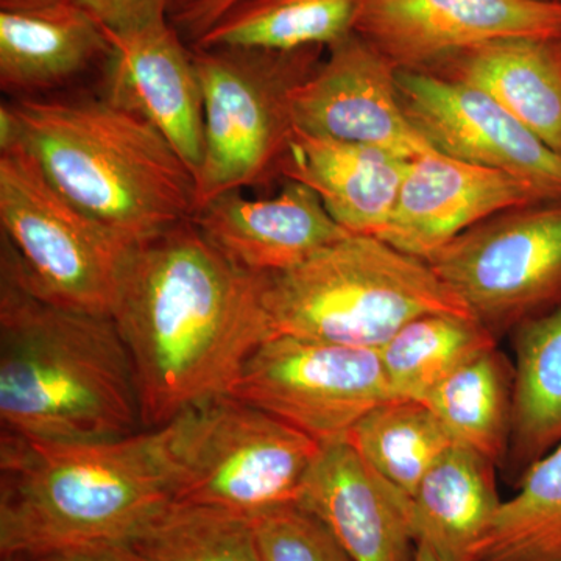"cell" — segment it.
I'll use <instances>...</instances> for the list:
<instances>
[{
	"instance_id": "cell-31",
	"label": "cell",
	"mask_w": 561,
	"mask_h": 561,
	"mask_svg": "<svg viewBox=\"0 0 561 561\" xmlns=\"http://www.w3.org/2000/svg\"><path fill=\"white\" fill-rule=\"evenodd\" d=\"M239 2L242 0H198L173 14L171 22L180 35L186 36L194 44Z\"/></svg>"
},
{
	"instance_id": "cell-25",
	"label": "cell",
	"mask_w": 561,
	"mask_h": 561,
	"mask_svg": "<svg viewBox=\"0 0 561 561\" xmlns=\"http://www.w3.org/2000/svg\"><path fill=\"white\" fill-rule=\"evenodd\" d=\"M497 337L459 313H427L409 321L379 350L393 400L423 402L431 391L485 351Z\"/></svg>"
},
{
	"instance_id": "cell-12",
	"label": "cell",
	"mask_w": 561,
	"mask_h": 561,
	"mask_svg": "<svg viewBox=\"0 0 561 561\" xmlns=\"http://www.w3.org/2000/svg\"><path fill=\"white\" fill-rule=\"evenodd\" d=\"M354 32L400 70L512 38L561 39V0H364Z\"/></svg>"
},
{
	"instance_id": "cell-20",
	"label": "cell",
	"mask_w": 561,
	"mask_h": 561,
	"mask_svg": "<svg viewBox=\"0 0 561 561\" xmlns=\"http://www.w3.org/2000/svg\"><path fill=\"white\" fill-rule=\"evenodd\" d=\"M423 72L485 92L561 157V39L491 41Z\"/></svg>"
},
{
	"instance_id": "cell-35",
	"label": "cell",
	"mask_w": 561,
	"mask_h": 561,
	"mask_svg": "<svg viewBox=\"0 0 561 561\" xmlns=\"http://www.w3.org/2000/svg\"><path fill=\"white\" fill-rule=\"evenodd\" d=\"M198 2V0H173V7H172V13L173 14L179 13V11L186 9V7L192 5V3Z\"/></svg>"
},
{
	"instance_id": "cell-36",
	"label": "cell",
	"mask_w": 561,
	"mask_h": 561,
	"mask_svg": "<svg viewBox=\"0 0 561 561\" xmlns=\"http://www.w3.org/2000/svg\"><path fill=\"white\" fill-rule=\"evenodd\" d=\"M2 561H31V557H25V556H2Z\"/></svg>"
},
{
	"instance_id": "cell-2",
	"label": "cell",
	"mask_w": 561,
	"mask_h": 561,
	"mask_svg": "<svg viewBox=\"0 0 561 561\" xmlns=\"http://www.w3.org/2000/svg\"><path fill=\"white\" fill-rule=\"evenodd\" d=\"M2 432L49 443L119 440L144 431L135 368L111 317L55 305L0 250Z\"/></svg>"
},
{
	"instance_id": "cell-22",
	"label": "cell",
	"mask_w": 561,
	"mask_h": 561,
	"mask_svg": "<svg viewBox=\"0 0 561 561\" xmlns=\"http://www.w3.org/2000/svg\"><path fill=\"white\" fill-rule=\"evenodd\" d=\"M513 334L511 446L504 465L516 482L561 443V308Z\"/></svg>"
},
{
	"instance_id": "cell-7",
	"label": "cell",
	"mask_w": 561,
	"mask_h": 561,
	"mask_svg": "<svg viewBox=\"0 0 561 561\" xmlns=\"http://www.w3.org/2000/svg\"><path fill=\"white\" fill-rule=\"evenodd\" d=\"M205 105L197 209L280 176L295 133L291 94L323 60V47L276 51L192 47ZM197 213V210H195Z\"/></svg>"
},
{
	"instance_id": "cell-10",
	"label": "cell",
	"mask_w": 561,
	"mask_h": 561,
	"mask_svg": "<svg viewBox=\"0 0 561 561\" xmlns=\"http://www.w3.org/2000/svg\"><path fill=\"white\" fill-rule=\"evenodd\" d=\"M231 394L320 445L346 440L368 412L393 400L379 351L287 334L251 354Z\"/></svg>"
},
{
	"instance_id": "cell-34",
	"label": "cell",
	"mask_w": 561,
	"mask_h": 561,
	"mask_svg": "<svg viewBox=\"0 0 561 561\" xmlns=\"http://www.w3.org/2000/svg\"><path fill=\"white\" fill-rule=\"evenodd\" d=\"M413 561H442L438 559L437 553L432 551L430 546L424 542H416L415 559Z\"/></svg>"
},
{
	"instance_id": "cell-24",
	"label": "cell",
	"mask_w": 561,
	"mask_h": 561,
	"mask_svg": "<svg viewBox=\"0 0 561 561\" xmlns=\"http://www.w3.org/2000/svg\"><path fill=\"white\" fill-rule=\"evenodd\" d=\"M512 397L513 364L493 348L457 368L423 402L456 445L497 467L511 446Z\"/></svg>"
},
{
	"instance_id": "cell-1",
	"label": "cell",
	"mask_w": 561,
	"mask_h": 561,
	"mask_svg": "<svg viewBox=\"0 0 561 561\" xmlns=\"http://www.w3.org/2000/svg\"><path fill=\"white\" fill-rule=\"evenodd\" d=\"M265 279L214 249L194 217L135 243L111 319L135 368L144 430L231 393L251 354L276 335Z\"/></svg>"
},
{
	"instance_id": "cell-32",
	"label": "cell",
	"mask_w": 561,
	"mask_h": 561,
	"mask_svg": "<svg viewBox=\"0 0 561 561\" xmlns=\"http://www.w3.org/2000/svg\"><path fill=\"white\" fill-rule=\"evenodd\" d=\"M31 561H142L133 546L92 545L61 549L33 557Z\"/></svg>"
},
{
	"instance_id": "cell-15",
	"label": "cell",
	"mask_w": 561,
	"mask_h": 561,
	"mask_svg": "<svg viewBox=\"0 0 561 561\" xmlns=\"http://www.w3.org/2000/svg\"><path fill=\"white\" fill-rule=\"evenodd\" d=\"M101 95L171 142L197 175L205 149V105L192 49L171 21L131 32H111Z\"/></svg>"
},
{
	"instance_id": "cell-16",
	"label": "cell",
	"mask_w": 561,
	"mask_h": 561,
	"mask_svg": "<svg viewBox=\"0 0 561 561\" xmlns=\"http://www.w3.org/2000/svg\"><path fill=\"white\" fill-rule=\"evenodd\" d=\"M194 221L214 249L256 275L291 271L351 234L311 187L294 180L262 201L242 191L219 195L197 209Z\"/></svg>"
},
{
	"instance_id": "cell-21",
	"label": "cell",
	"mask_w": 561,
	"mask_h": 561,
	"mask_svg": "<svg viewBox=\"0 0 561 561\" xmlns=\"http://www.w3.org/2000/svg\"><path fill=\"white\" fill-rule=\"evenodd\" d=\"M496 465L465 446L454 445L420 482L411 500L415 542L442 561H476L502 502Z\"/></svg>"
},
{
	"instance_id": "cell-18",
	"label": "cell",
	"mask_w": 561,
	"mask_h": 561,
	"mask_svg": "<svg viewBox=\"0 0 561 561\" xmlns=\"http://www.w3.org/2000/svg\"><path fill=\"white\" fill-rule=\"evenodd\" d=\"M409 162L379 147L295 128L280 179L311 187L332 219L351 234L378 238L397 205Z\"/></svg>"
},
{
	"instance_id": "cell-17",
	"label": "cell",
	"mask_w": 561,
	"mask_h": 561,
	"mask_svg": "<svg viewBox=\"0 0 561 561\" xmlns=\"http://www.w3.org/2000/svg\"><path fill=\"white\" fill-rule=\"evenodd\" d=\"M298 507L319 519L353 561H413L411 501L370 470L350 442L321 445Z\"/></svg>"
},
{
	"instance_id": "cell-19",
	"label": "cell",
	"mask_w": 561,
	"mask_h": 561,
	"mask_svg": "<svg viewBox=\"0 0 561 561\" xmlns=\"http://www.w3.org/2000/svg\"><path fill=\"white\" fill-rule=\"evenodd\" d=\"M108 51L105 27L77 0L0 9V88L18 99L57 91Z\"/></svg>"
},
{
	"instance_id": "cell-29",
	"label": "cell",
	"mask_w": 561,
	"mask_h": 561,
	"mask_svg": "<svg viewBox=\"0 0 561 561\" xmlns=\"http://www.w3.org/2000/svg\"><path fill=\"white\" fill-rule=\"evenodd\" d=\"M251 522L264 561H353L330 530L298 505Z\"/></svg>"
},
{
	"instance_id": "cell-13",
	"label": "cell",
	"mask_w": 561,
	"mask_h": 561,
	"mask_svg": "<svg viewBox=\"0 0 561 561\" xmlns=\"http://www.w3.org/2000/svg\"><path fill=\"white\" fill-rule=\"evenodd\" d=\"M328 49V58L291 94L295 128L408 160L434 149L402 108L398 69L381 51L356 32Z\"/></svg>"
},
{
	"instance_id": "cell-23",
	"label": "cell",
	"mask_w": 561,
	"mask_h": 561,
	"mask_svg": "<svg viewBox=\"0 0 561 561\" xmlns=\"http://www.w3.org/2000/svg\"><path fill=\"white\" fill-rule=\"evenodd\" d=\"M364 0H242L192 47L291 51L354 33Z\"/></svg>"
},
{
	"instance_id": "cell-27",
	"label": "cell",
	"mask_w": 561,
	"mask_h": 561,
	"mask_svg": "<svg viewBox=\"0 0 561 561\" xmlns=\"http://www.w3.org/2000/svg\"><path fill=\"white\" fill-rule=\"evenodd\" d=\"M516 485L476 549V561H561V443Z\"/></svg>"
},
{
	"instance_id": "cell-9",
	"label": "cell",
	"mask_w": 561,
	"mask_h": 561,
	"mask_svg": "<svg viewBox=\"0 0 561 561\" xmlns=\"http://www.w3.org/2000/svg\"><path fill=\"white\" fill-rule=\"evenodd\" d=\"M427 262L500 339L561 308V202L496 214Z\"/></svg>"
},
{
	"instance_id": "cell-14",
	"label": "cell",
	"mask_w": 561,
	"mask_h": 561,
	"mask_svg": "<svg viewBox=\"0 0 561 561\" xmlns=\"http://www.w3.org/2000/svg\"><path fill=\"white\" fill-rule=\"evenodd\" d=\"M551 202L529 181L432 149L409 162L397 205L378 238L430 261L461 232L496 214Z\"/></svg>"
},
{
	"instance_id": "cell-8",
	"label": "cell",
	"mask_w": 561,
	"mask_h": 561,
	"mask_svg": "<svg viewBox=\"0 0 561 561\" xmlns=\"http://www.w3.org/2000/svg\"><path fill=\"white\" fill-rule=\"evenodd\" d=\"M0 228L41 297L111 317L135 243L66 197L22 146L0 151Z\"/></svg>"
},
{
	"instance_id": "cell-3",
	"label": "cell",
	"mask_w": 561,
	"mask_h": 561,
	"mask_svg": "<svg viewBox=\"0 0 561 561\" xmlns=\"http://www.w3.org/2000/svg\"><path fill=\"white\" fill-rule=\"evenodd\" d=\"M168 431L49 443L2 432L0 556L133 546L175 502Z\"/></svg>"
},
{
	"instance_id": "cell-30",
	"label": "cell",
	"mask_w": 561,
	"mask_h": 561,
	"mask_svg": "<svg viewBox=\"0 0 561 561\" xmlns=\"http://www.w3.org/2000/svg\"><path fill=\"white\" fill-rule=\"evenodd\" d=\"M106 31L131 32L171 21L173 0H77Z\"/></svg>"
},
{
	"instance_id": "cell-4",
	"label": "cell",
	"mask_w": 561,
	"mask_h": 561,
	"mask_svg": "<svg viewBox=\"0 0 561 561\" xmlns=\"http://www.w3.org/2000/svg\"><path fill=\"white\" fill-rule=\"evenodd\" d=\"M16 146L81 209L133 243L197 210L195 176L149 122L102 95L16 99Z\"/></svg>"
},
{
	"instance_id": "cell-5",
	"label": "cell",
	"mask_w": 561,
	"mask_h": 561,
	"mask_svg": "<svg viewBox=\"0 0 561 561\" xmlns=\"http://www.w3.org/2000/svg\"><path fill=\"white\" fill-rule=\"evenodd\" d=\"M264 301L276 334L376 351L427 313L474 317L430 262L360 234L267 275Z\"/></svg>"
},
{
	"instance_id": "cell-6",
	"label": "cell",
	"mask_w": 561,
	"mask_h": 561,
	"mask_svg": "<svg viewBox=\"0 0 561 561\" xmlns=\"http://www.w3.org/2000/svg\"><path fill=\"white\" fill-rule=\"evenodd\" d=\"M173 504L254 519L297 505L321 445L256 405L220 394L165 424Z\"/></svg>"
},
{
	"instance_id": "cell-28",
	"label": "cell",
	"mask_w": 561,
	"mask_h": 561,
	"mask_svg": "<svg viewBox=\"0 0 561 561\" xmlns=\"http://www.w3.org/2000/svg\"><path fill=\"white\" fill-rule=\"evenodd\" d=\"M133 548L142 561H264L251 519L195 505L172 504Z\"/></svg>"
},
{
	"instance_id": "cell-26",
	"label": "cell",
	"mask_w": 561,
	"mask_h": 561,
	"mask_svg": "<svg viewBox=\"0 0 561 561\" xmlns=\"http://www.w3.org/2000/svg\"><path fill=\"white\" fill-rule=\"evenodd\" d=\"M346 442L378 478L409 501L424 476L456 445L424 402L408 400L373 409Z\"/></svg>"
},
{
	"instance_id": "cell-11",
	"label": "cell",
	"mask_w": 561,
	"mask_h": 561,
	"mask_svg": "<svg viewBox=\"0 0 561 561\" xmlns=\"http://www.w3.org/2000/svg\"><path fill=\"white\" fill-rule=\"evenodd\" d=\"M398 94L413 127L456 160L529 181L561 202V157L485 92L420 70L397 73Z\"/></svg>"
},
{
	"instance_id": "cell-33",
	"label": "cell",
	"mask_w": 561,
	"mask_h": 561,
	"mask_svg": "<svg viewBox=\"0 0 561 561\" xmlns=\"http://www.w3.org/2000/svg\"><path fill=\"white\" fill-rule=\"evenodd\" d=\"M65 0H0V9H25V7L49 5Z\"/></svg>"
}]
</instances>
